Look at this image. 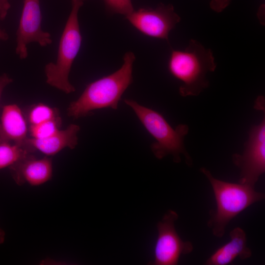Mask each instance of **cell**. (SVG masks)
<instances>
[{
  "mask_svg": "<svg viewBox=\"0 0 265 265\" xmlns=\"http://www.w3.org/2000/svg\"><path fill=\"white\" fill-rule=\"evenodd\" d=\"M85 0H72L71 11L60 39L56 60L45 67L46 82L66 94L76 90L70 82L69 76L81 46L82 37L78 13Z\"/></svg>",
  "mask_w": 265,
  "mask_h": 265,
  "instance_id": "5b68a950",
  "label": "cell"
},
{
  "mask_svg": "<svg viewBox=\"0 0 265 265\" xmlns=\"http://www.w3.org/2000/svg\"><path fill=\"white\" fill-rule=\"evenodd\" d=\"M41 21L39 0H24L16 32V53L20 59L27 57V45L29 43L36 42L45 47L52 43L50 33L42 30Z\"/></svg>",
  "mask_w": 265,
  "mask_h": 265,
  "instance_id": "9c48e42d",
  "label": "cell"
},
{
  "mask_svg": "<svg viewBox=\"0 0 265 265\" xmlns=\"http://www.w3.org/2000/svg\"><path fill=\"white\" fill-rule=\"evenodd\" d=\"M61 119L58 109L42 103L34 105L30 109L28 121L30 125L38 124L47 121Z\"/></svg>",
  "mask_w": 265,
  "mask_h": 265,
  "instance_id": "9a60e30c",
  "label": "cell"
},
{
  "mask_svg": "<svg viewBox=\"0 0 265 265\" xmlns=\"http://www.w3.org/2000/svg\"><path fill=\"white\" fill-rule=\"evenodd\" d=\"M135 59L133 53H125L120 69L88 84L79 98L70 103L67 109L68 116L77 119L96 109L108 107L117 109L122 95L132 82Z\"/></svg>",
  "mask_w": 265,
  "mask_h": 265,
  "instance_id": "6da1fadb",
  "label": "cell"
},
{
  "mask_svg": "<svg viewBox=\"0 0 265 265\" xmlns=\"http://www.w3.org/2000/svg\"><path fill=\"white\" fill-rule=\"evenodd\" d=\"M179 215L174 211H167L157 224L158 235L154 248V265H176L182 255L191 253L192 243L183 240L178 234L175 222Z\"/></svg>",
  "mask_w": 265,
  "mask_h": 265,
  "instance_id": "52a82bcc",
  "label": "cell"
},
{
  "mask_svg": "<svg viewBox=\"0 0 265 265\" xmlns=\"http://www.w3.org/2000/svg\"><path fill=\"white\" fill-rule=\"evenodd\" d=\"M230 241L217 249L206 261L207 265H227L238 257L245 260L252 256V251L247 246L246 235L240 227L233 229L230 233Z\"/></svg>",
  "mask_w": 265,
  "mask_h": 265,
  "instance_id": "4fadbf2b",
  "label": "cell"
},
{
  "mask_svg": "<svg viewBox=\"0 0 265 265\" xmlns=\"http://www.w3.org/2000/svg\"><path fill=\"white\" fill-rule=\"evenodd\" d=\"M80 127L72 124L64 130H58L43 138L28 137L26 143L35 151L38 150L47 156H53L65 148H75L78 144Z\"/></svg>",
  "mask_w": 265,
  "mask_h": 265,
  "instance_id": "7c38bea8",
  "label": "cell"
},
{
  "mask_svg": "<svg viewBox=\"0 0 265 265\" xmlns=\"http://www.w3.org/2000/svg\"><path fill=\"white\" fill-rule=\"evenodd\" d=\"M61 119H53L38 124L30 125L31 137L37 139L47 137L58 130L61 125Z\"/></svg>",
  "mask_w": 265,
  "mask_h": 265,
  "instance_id": "2e32d148",
  "label": "cell"
},
{
  "mask_svg": "<svg viewBox=\"0 0 265 265\" xmlns=\"http://www.w3.org/2000/svg\"><path fill=\"white\" fill-rule=\"evenodd\" d=\"M124 103L134 111L146 130L156 141L151 145V149L158 159L168 155L173 157L176 163L181 161V155L185 158L188 166L192 165V159L185 147V136L188 133V126L180 124L174 129L163 116L157 111L143 106L133 100L126 99Z\"/></svg>",
  "mask_w": 265,
  "mask_h": 265,
  "instance_id": "277c9868",
  "label": "cell"
},
{
  "mask_svg": "<svg viewBox=\"0 0 265 265\" xmlns=\"http://www.w3.org/2000/svg\"><path fill=\"white\" fill-rule=\"evenodd\" d=\"M231 1V0H211L210 6L214 11L220 13L230 4Z\"/></svg>",
  "mask_w": 265,
  "mask_h": 265,
  "instance_id": "ac0fdd59",
  "label": "cell"
},
{
  "mask_svg": "<svg viewBox=\"0 0 265 265\" xmlns=\"http://www.w3.org/2000/svg\"><path fill=\"white\" fill-rule=\"evenodd\" d=\"M8 168L13 180L19 186H40L53 176L52 160L48 157L37 159L31 154Z\"/></svg>",
  "mask_w": 265,
  "mask_h": 265,
  "instance_id": "30bf717a",
  "label": "cell"
},
{
  "mask_svg": "<svg viewBox=\"0 0 265 265\" xmlns=\"http://www.w3.org/2000/svg\"><path fill=\"white\" fill-rule=\"evenodd\" d=\"M27 131L26 121L19 106H4L0 118V144L26 145Z\"/></svg>",
  "mask_w": 265,
  "mask_h": 265,
  "instance_id": "8fae6325",
  "label": "cell"
},
{
  "mask_svg": "<svg viewBox=\"0 0 265 265\" xmlns=\"http://www.w3.org/2000/svg\"><path fill=\"white\" fill-rule=\"evenodd\" d=\"M8 35L4 30L0 28V40L6 41L8 39Z\"/></svg>",
  "mask_w": 265,
  "mask_h": 265,
  "instance_id": "44dd1931",
  "label": "cell"
},
{
  "mask_svg": "<svg viewBox=\"0 0 265 265\" xmlns=\"http://www.w3.org/2000/svg\"><path fill=\"white\" fill-rule=\"evenodd\" d=\"M12 81L13 80L6 74H3L0 76V100L3 89Z\"/></svg>",
  "mask_w": 265,
  "mask_h": 265,
  "instance_id": "ffe728a7",
  "label": "cell"
},
{
  "mask_svg": "<svg viewBox=\"0 0 265 265\" xmlns=\"http://www.w3.org/2000/svg\"><path fill=\"white\" fill-rule=\"evenodd\" d=\"M111 12L127 16L134 11L131 0H104Z\"/></svg>",
  "mask_w": 265,
  "mask_h": 265,
  "instance_id": "e0dca14e",
  "label": "cell"
},
{
  "mask_svg": "<svg viewBox=\"0 0 265 265\" xmlns=\"http://www.w3.org/2000/svg\"><path fill=\"white\" fill-rule=\"evenodd\" d=\"M10 8L8 0H0V20H4Z\"/></svg>",
  "mask_w": 265,
  "mask_h": 265,
  "instance_id": "d6986e66",
  "label": "cell"
},
{
  "mask_svg": "<svg viewBox=\"0 0 265 265\" xmlns=\"http://www.w3.org/2000/svg\"><path fill=\"white\" fill-rule=\"evenodd\" d=\"M136 29L148 36L168 41L170 31L181 18L171 4L160 3L155 9L140 8L126 16Z\"/></svg>",
  "mask_w": 265,
  "mask_h": 265,
  "instance_id": "ba28073f",
  "label": "cell"
},
{
  "mask_svg": "<svg viewBox=\"0 0 265 265\" xmlns=\"http://www.w3.org/2000/svg\"><path fill=\"white\" fill-rule=\"evenodd\" d=\"M242 154H234L232 161L240 170L238 183L255 187L265 172V119L253 126Z\"/></svg>",
  "mask_w": 265,
  "mask_h": 265,
  "instance_id": "8992f818",
  "label": "cell"
},
{
  "mask_svg": "<svg viewBox=\"0 0 265 265\" xmlns=\"http://www.w3.org/2000/svg\"><path fill=\"white\" fill-rule=\"evenodd\" d=\"M5 238V232L0 228V244L3 243Z\"/></svg>",
  "mask_w": 265,
  "mask_h": 265,
  "instance_id": "7402d4cb",
  "label": "cell"
},
{
  "mask_svg": "<svg viewBox=\"0 0 265 265\" xmlns=\"http://www.w3.org/2000/svg\"><path fill=\"white\" fill-rule=\"evenodd\" d=\"M35 151L27 144H0V169L9 167Z\"/></svg>",
  "mask_w": 265,
  "mask_h": 265,
  "instance_id": "5bb4252c",
  "label": "cell"
},
{
  "mask_svg": "<svg viewBox=\"0 0 265 265\" xmlns=\"http://www.w3.org/2000/svg\"><path fill=\"white\" fill-rule=\"evenodd\" d=\"M200 171L210 183L216 204V210L210 212L207 225L214 236L221 238L229 222L253 204L264 199L265 194L249 185L215 178L205 167Z\"/></svg>",
  "mask_w": 265,
  "mask_h": 265,
  "instance_id": "3957f363",
  "label": "cell"
},
{
  "mask_svg": "<svg viewBox=\"0 0 265 265\" xmlns=\"http://www.w3.org/2000/svg\"><path fill=\"white\" fill-rule=\"evenodd\" d=\"M216 67L212 50L193 39L184 50H173L168 62L170 73L182 83L179 92L185 97L198 96L207 88V75Z\"/></svg>",
  "mask_w": 265,
  "mask_h": 265,
  "instance_id": "7a4b0ae2",
  "label": "cell"
}]
</instances>
